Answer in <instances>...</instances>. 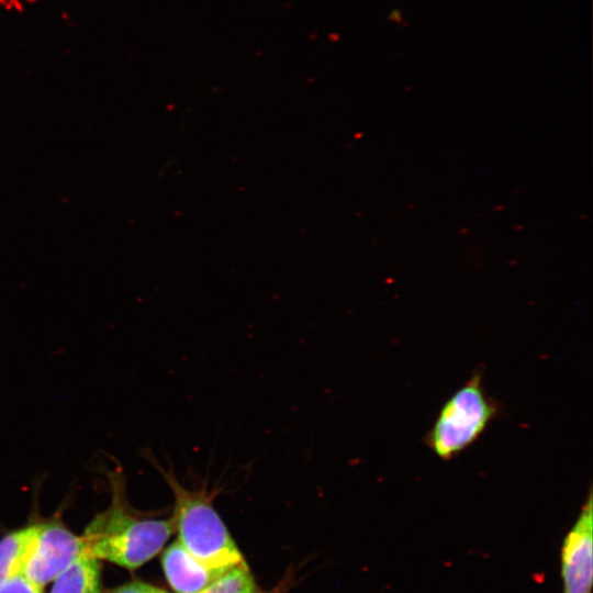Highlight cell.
I'll list each match as a JSON object with an SVG mask.
<instances>
[{"label":"cell","mask_w":593,"mask_h":593,"mask_svg":"<svg viewBox=\"0 0 593 593\" xmlns=\"http://www.w3.org/2000/svg\"><path fill=\"white\" fill-rule=\"evenodd\" d=\"M111 503L86 527L81 536L86 553L134 570L155 557L175 532L172 518L138 514L126 497L124 473H109Z\"/></svg>","instance_id":"6da1fadb"},{"label":"cell","mask_w":593,"mask_h":593,"mask_svg":"<svg viewBox=\"0 0 593 593\" xmlns=\"http://www.w3.org/2000/svg\"><path fill=\"white\" fill-rule=\"evenodd\" d=\"M174 497L172 522L180 545L198 561L215 570L246 563L235 540L213 505L208 488L188 489L174 473L159 469Z\"/></svg>","instance_id":"7a4b0ae2"},{"label":"cell","mask_w":593,"mask_h":593,"mask_svg":"<svg viewBox=\"0 0 593 593\" xmlns=\"http://www.w3.org/2000/svg\"><path fill=\"white\" fill-rule=\"evenodd\" d=\"M497 413L477 371L444 403L426 434V446L439 459L450 460L472 446Z\"/></svg>","instance_id":"3957f363"},{"label":"cell","mask_w":593,"mask_h":593,"mask_svg":"<svg viewBox=\"0 0 593 593\" xmlns=\"http://www.w3.org/2000/svg\"><path fill=\"white\" fill-rule=\"evenodd\" d=\"M83 553L86 550L81 536L75 535L58 522L40 524L23 573L33 583L44 588Z\"/></svg>","instance_id":"277c9868"},{"label":"cell","mask_w":593,"mask_h":593,"mask_svg":"<svg viewBox=\"0 0 593 593\" xmlns=\"http://www.w3.org/2000/svg\"><path fill=\"white\" fill-rule=\"evenodd\" d=\"M562 593H592L593 583V507L588 494L560 549Z\"/></svg>","instance_id":"5b68a950"},{"label":"cell","mask_w":593,"mask_h":593,"mask_svg":"<svg viewBox=\"0 0 593 593\" xmlns=\"http://www.w3.org/2000/svg\"><path fill=\"white\" fill-rule=\"evenodd\" d=\"M161 566L167 582L175 593H198L227 571L204 566L192 557L178 540L163 552Z\"/></svg>","instance_id":"8992f818"},{"label":"cell","mask_w":593,"mask_h":593,"mask_svg":"<svg viewBox=\"0 0 593 593\" xmlns=\"http://www.w3.org/2000/svg\"><path fill=\"white\" fill-rule=\"evenodd\" d=\"M38 525L16 529L0 540V584L23 573L33 549Z\"/></svg>","instance_id":"52a82bcc"},{"label":"cell","mask_w":593,"mask_h":593,"mask_svg":"<svg viewBox=\"0 0 593 593\" xmlns=\"http://www.w3.org/2000/svg\"><path fill=\"white\" fill-rule=\"evenodd\" d=\"M54 581L51 593H101L99 560L83 553Z\"/></svg>","instance_id":"ba28073f"},{"label":"cell","mask_w":593,"mask_h":593,"mask_svg":"<svg viewBox=\"0 0 593 593\" xmlns=\"http://www.w3.org/2000/svg\"><path fill=\"white\" fill-rule=\"evenodd\" d=\"M254 579L246 563L235 566L198 593H253Z\"/></svg>","instance_id":"9c48e42d"},{"label":"cell","mask_w":593,"mask_h":593,"mask_svg":"<svg viewBox=\"0 0 593 593\" xmlns=\"http://www.w3.org/2000/svg\"><path fill=\"white\" fill-rule=\"evenodd\" d=\"M0 593H43V588H40L24 573L13 575L0 584Z\"/></svg>","instance_id":"30bf717a"},{"label":"cell","mask_w":593,"mask_h":593,"mask_svg":"<svg viewBox=\"0 0 593 593\" xmlns=\"http://www.w3.org/2000/svg\"><path fill=\"white\" fill-rule=\"evenodd\" d=\"M101 593H169L158 586L142 581H132L118 588L102 591Z\"/></svg>","instance_id":"8fae6325"},{"label":"cell","mask_w":593,"mask_h":593,"mask_svg":"<svg viewBox=\"0 0 593 593\" xmlns=\"http://www.w3.org/2000/svg\"><path fill=\"white\" fill-rule=\"evenodd\" d=\"M253 593H259V591L256 589Z\"/></svg>","instance_id":"7c38bea8"}]
</instances>
